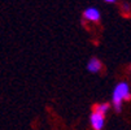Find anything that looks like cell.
Here are the masks:
<instances>
[{"label":"cell","mask_w":131,"mask_h":130,"mask_svg":"<svg viewBox=\"0 0 131 130\" xmlns=\"http://www.w3.org/2000/svg\"><path fill=\"white\" fill-rule=\"evenodd\" d=\"M131 98V94H130V86L126 83V82H121L118 83L114 90H113V104H114V108L117 112L121 111V107H122V102L123 100H130Z\"/></svg>","instance_id":"6da1fadb"},{"label":"cell","mask_w":131,"mask_h":130,"mask_svg":"<svg viewBox=\"0 0 131 130\" xmlns=\"http://www.w3.org/2000/svg\"><path fill=\"white\" fill-rule=\"evenodd\" d=\"M100 12H99V9L97 8H95V7H90V8H87L84 12H83V18L84 20H87V21H92V22H97L99 20H100Z\"/></svg>","instance_id":"7a4b0ae2"},{"label":"cell","mask_w":131,"mask_h":130,"mask_svg":"<svg viewBox=\"0 0 131 130\" xmlns=\"http://www.w3.org/2000/svg\"><path fill=\"white\" fill-rule=\"evenodd\" d=\"M90 121H91V125L95 130H101L103 126H104V115L101 113H97V112H92L91 117H90Z\"/></svg>","instance_id":"3957f363"},{"label":"cell","mask_w":131,"mask_h":130,"mask_svg":"<svg viewBox=\"0 0 131 130\" xmlns=\"http://www.w3.org/2000/svg\"><path fill=\"white\" fill-rule=\"evenodd\" d=\"M101 66H103V64L97 57H91L87 64V70L91 73H99L101 70Z\"/></svg>","instance_id":"277c9868"},{"label":"cell","mask_w":131,"mask_h":130,"mask_svg":"<svg viewBox=\"0 0 131 130\" xmlns=\"http://www.w3.org/2000/svg\"><path fill=\"white\" fill-rule=\"evenodd\" d=\"M109 109V105L106 103H103V104H97L95 108H93V112H97V113H101V115H105Z\"/></svg>","instance_id":"5b68a950"},{"label":"cell","mask_w":131,"mask_h":130,"mask_svg":"<svg viewBox=\"0 0 131 130\" xmlns=\"http://www.w3.org/2000/svg\"><path fill=\"white\" fill-rule=\"evenodd\" d=\"M104 2H106V3H114L116 0H104Z\"/></svg>","instance_id":"8992f818"}]
</instances>
